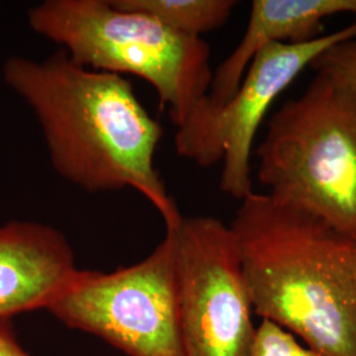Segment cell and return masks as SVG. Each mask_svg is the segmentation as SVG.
I'll return each instance as SVG.
<instances>
[{
    "label": "cell",
    "mask_w": 356,
    "mask_h": 356,
    "mask_svg": "<svg viewBox=\"0 0 356 356\" xmlns=\"http://www.w3.org/2000/svg\"><path fill=\"white\" fill-rule=\"evenodd\" d=\"M229 229L254 316L317 355L356 356L355 239L254 191Z\"/></svg>",
    "instance_id": "7a4b0ae2"
},
{
    "label": "cell",
    "mask_w": 356,
    "mask_h": 356,
    "mask_svg": "<svg viewBox=\"0 0 356 356\" xmlns=\"http://www.w3.org/2000/svg\"><path fill=\"white\" fill-rule=\"evenodd\" d=\"M165 232L175 247L184 356H251L257 326L229 226L182 216Z\"/></svg>",
    "instance_id": "8992f818"
},
{
    "label": "cell",
    "mask_w": 356,
    "mask_h": 356,
    "mask_svg": "<svg viewBox=\"0 0 356 356\" xmlns=\"http://www.w3.org/2000/svg\"><path fill=\"white\" fill-rule=\"evenodd\" d=\"M78 268L64 232L38 222L0 226V321L48 310Z\"/></svg>",
    "instance_id": "ba28073f"
},
{
    "label": "cell",
    "mask_w": 356,
    "mask_h": 356,
    "mask_svg": "<svg viewBox=\"0 0 356 356\" xmlns=\"http://www.w3.org/2000/svg\"><path fill=\"white\" fill-rule=\"evenodd\" d=\"M268 194L356 241V94L317 73L268 120L256 149Z\"/></svg>",
    "instance_id": "277c9868"
},
{
    "label": "cell",
    "mask_w": 356,
    "mask_h": 356,
    "mask_svg": "<svg viewBox=\"0 0 356 356\" xmlns=\"http://www.w3.org/2000/svg\"><path fill=\"white\" fill-rule=\"evenodd\" d=\"M343 13L356 16V0H254L242 40L214 72L206 103L227 102L254 56L268 45L317 40L323 36V20Z\"/></svg>",
    "instance_id": "9c48e42d"
},
{
    "label": "cell",
    "mask_w": 356,
    "mask_h": 356,
    "mask_svg": "<svg viewBox=\"0 0 356 356\" xmlns=\"http://www.w3.org/2000/svg\"><path fill=\"white\" fill-rule=\"evenodd\" d=\"M354 36L356 23L304 44H270L261 49L227 102L213 107L204 99L177 128L178 156L204 168L222 161L220 191L243 201L254 193L252 145L273 102L322 51Z\"/></svg>",
    "instance_id": "52a82bcc"
},
{
    "label": "cell",
    "mask_w": 356,
    "mask_h": 356,
    "mask_svg": "<svg viewBox=\"0 0 356 356\" xmlns=\"http://www.w3.org/2000/svg\"><path fill=\"white\" fill-rule=\"evenodd\" d=\"M251 356H319L292 334L261 321L257 326Z\"/></svg>",
    "instance_id": "7c38bea8"
},
{
    "label": "cell",
    "mask_w": 356,
    "mask_h": 356,
    "mask_svg": "<svg viewBox=\"0 0 356 356\" xmlns=\"http://www.w3.org/2000/svg\"><path fill=\"white\" fill-rule=\"evenodd\" d=\"M118 8L143 13L168 29L191 38L216 31L229 22L235 0H111Z\"/></svg>",
    "instance_id": "30bf717a"
},
{
    "label": "cell",
    "mask_w": 356,
    "mask_h": 356,
    "mask_svg": "<svg viewBox=\"0 0 356 356\" xmlns=\"http://www.w3.org/2000/svg\"><path fill=\"white\" fill-rule=\"evenodd\" d=\"M26 19L76 64L147 81L177 128L209 95L214 72L204 38L176 33L111 0H45L29 8Z\"/></svg>",
    "instance_id": "3957f363"
},
{
    "label": "cell",
    "mask_w": 356,
    "mask_h": 356,
    "mask_svg": "<svg viewBox=\"0 0 356 356\" xmlns=\"http://www.w3.org/2000/svg\"><path fill=\"white\" fill-rule=\"evenodd\" d=\"M4 83L31 107L58 176L88 193L135 189L165 229L182 219L154 165L163 127L123 76L88 69L63 49L36 61L13 56Z\"/></svg>",
    "instance_id": "6da1fadb"
},
{
    "label": "cell",
    "mask_w": 356,
    "mask_h": 356,
    "mask_svg": "<svg viewBox=\"0 0 356 356\" xmlns=\"http://www.w3.org/2000/svg\"><path fill=\"white\" fill-rule=\"evenodd\" d=\"M48 312L127 356H184L170 234L140 261L99 272L78 269Z\"/></svg>",
    "instance_id": "5b68a950"
},
{
    "label": "cell",
    "mask_w": 356,
    "mask_h": 356,
    "mask_svg": "<svg viewBox=\"0 0 356 356\" xmlns=\"http://www.w3.org/2000/svg\"><path fill=\"white\" fill-rule=\"evenodd\" d=\"M0 356H31L17 342L10 321H0Z\"/></svg>",
    "instance_id": "4fadbf2b"
},
{
    "label": "cell",
    "mask_w": 356,
    "mask_h": 356,
    "mask_svg": "<svg viewBox=\"0 0 356 356\" xmlns=\"http://www.w3.org/2000/svg\"><path fill=\"white\" fill-rule=\"evenodd\" d=\"M310 67L356 94V36L322 51Z\"/></svg>",
    "instance_id": "8fae6325"
}]
</instances>
